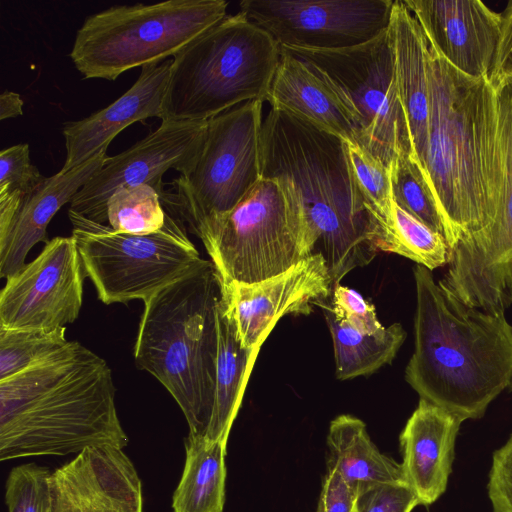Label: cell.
<instances>
[{
	"label": "cell",
	"mask_w": 512,
	"mask_h": 512,
	"mask_svg": "<svg viewBox=\"0 0 512 512\" xmlns=\"http://www.w3.org/2000/svg\"><path fill=\"white\" fill-rule=\"evenodd\" d=\"M429 137L423 174L452 248L488 228L500 204L502 170L496 89L452 67L429 44Z\"/></svg>",
	"instance_id": "1"
},
{
	"label": "cell",
	"mask_w": 512,
	"mask_h": 512,
	"mask_svg": "<svg viewBox=\"0 0 512 512\" xmlns=\"http://www.w3.org/2000/svg\"><path fill=\"white\" fill-rule=\"evenodd\" d=\"M115 391L106 361L76 341L0 381V460L125 448Z\"/></svg>",
	"instance_id": "2"
},
{
	"label": "cell",
	"mask_w": 512,
	"mask_h": 512,
	"mask_svg": "<svg viewBox=\"0 0 512 512\" xmlns=\"http://www.w3.org/2000/svg\"><path fill=\"white\" fill-rule=\"evenodd\" d=\"M261 177L291 188L333 288L373 260L378 220L356 181L347 141L271 107L262 123Z\"/></svg>",
	"instance_id": "3"
},
{
	"label": "cell",
	"mask_w": 512,
	"mask_h": 512,
	"mask_svg": "<svg viewBox=\"0 0 512 512\" xmlns=\"http://www.w3.org/2000/svg\"><path fill=\"white\" fill-rule=\"evenodd\" d=\"M413 272L415 346L405 380L420 399L463 421L479 419L502 391L512 390V325L503 311L460 301L424 266Z\"/></svg>",
	"instance_id": "4"
},
{
	"label": "cell",
	"mask_w": 512,
	"mask_h": 512,
	"mask_svg": "<svg viewBox=\"0 0 512 512\" xmlns=\"http://www.w3.org/2000/svg\"><path fill=\"white\" fill-rule=\"evenodd\" d=\"M221 279L211 260L144 303L134 345L136 366L171 394L190 434H205L213 406Z\"/></svg>",
	"instance_id": "5"
},
{
	"label": "cell",
	"mask_w": 512,
	"mask_h": 512,
	"mask_svg": "<svg viewBox=\"0 0 512 512\" xmlns=\"http://www.w3.org/2000/svg\"><path fill=\"white\" fill-rule=\"evenodd\" d=\"M279 60L268 32L241 11L226 16L173 57L161 121H208L266 101Z\"/></svg>",
	"instance_id": "6"
},
{
	"label": "cell",
	"mask_w": 512,
	"mask_h": 512,
	"mask_svg": "<svg viewBox=\"0 0 512 512\" xmlns=\"http://www.w3.org/2000/svg\"><path fill=\"white\" fill-rule=\"evenodd\" d=\"M225 0H168L112 6L88 16L69 54L85 79L116 80L122 73L167 60L226 15Z\"/></svg>",
	"instance_id": "7"
},
{
	"label": "cell",
	"mask_w": 512,
	"mask_h": 512,
	"mask_svg": "<svg viewBox=\"0 0 512 512\" xmlns=\"http://www.w3.org/2000/svg\"><path fill=\"white\" fill-rule=\"evenodd\" d=\"M323 83L347 112L358 146L388 170L411 155L389 28L368 43L342 50L286 49Z\"/></svg>",
	"instance_id": "8"
},
{
	"label": "cell",
	"mask_w": 512,
	"mask_h": 512,
	"mask_svg": "<svg viewBox=\"0 0 512 512\" xmlns=\"http://www.w3.org/2000/svg\"><path fill=\"white\" fill-rule=\"evenodd\" d=\"M263 102L248 101L209 119L194 169L173 181V192L160 195L203 243L261 179Z\"/></svg>",
	"instance_id": "9"
},
{
	"label": "cell",
	"mask_w": 512,
	"mask_h": 512,
	"mask_svg": "<svg viewBox=\"0 0 512 512\" xmlns=\"http://www.w3.org/2000/svg\"><path fill=\"white\" fill-rule=\"evenodd\" d=\"M222 282L256 283L315 253L302 208L285 183L261 177L203 243Z\"/></svg>",
	"instance_id": "10"
},
{
	"label": "cell",
	"mask_w": 512,
	"mask_h": 512,
	"mask_svg": "<svg viewBox=\"0 0 512 512\" xmlns=\"http://www.w3.org/2000/svg\"><path fill=\"white\" fill-rule=\"evenodd\" d=\"M68 216L85 272L104 304L145 303L202 260L182 219L170 213L150 234L117 232L71 210Z\"/></svg>",
	"instance_id": "11"
},
{
	"label": "cell",
	"mask_w": 512,
	"mask_h": 512,
	"mask_svg": "<svg viewBox=\"0 0 512 512\" xmlns=\"http://www.w3.org/2000/svg\"><path fill=\"white\" fill-rule=\"evenodd\" d=\"M393 0H243L245 16L268 32L279 48L342 50L385 32Z\"/></svg>",
	"instance_id": "12"
},
{
	"label": "cell",
	"mask_w": 512,
	"mask_h": 512,
	"mask_svg": "<svg viewBox=\"0 0 512 512\" xmlns=\"http://www.w3.org/2000/svg\"><path fill=\"white\" fill-rule=\"evenodd\" d=\"M207 121H161L159 127L125 151L107 157L101 168L78 190L69 210L105 224L107 202L121 187L149 184L161 195L162 177L170 169L186 176L201 153Z\"/></svg>",
	"instance_id": "13"
},
{
	"label": "cell",
	"mask_w": 512,
	"mask_h": 512,
	"mask_svg": "<svg viewBox=\"0 0 512 512\" xmlns=\"http://www.w3.org/2000/svg\"><path fill=\"white\" fill-rule=\"evenodd\" d=\"M87 276L73 236L55 237L0 291V326L54 330L73 323L83 301Z\"/></svg>",
	"instance_id": "14"
},
{
	"label": "cell",
	"mask_w": 512,
	"mask_h": 512,
	"mask_svg": "<svg viewBox=\"0 0 512 512\" xmlns=\"http://www.w3.org/2000/svg\"><path fill=\"white\" fill-rule=\"evenodd\" d=\"M333 290L326 262L314 253L289 270L246 284L221 281V303L241 345L260 350L278 320L287 314L312 312Z\"/></svg>",
	"instance_id": "15"
},
{
	"label": "cell",
	"mask_w": 512,
	"mask_h": 512,
	"mask_svg": "<svg viewBox=\"0 0 512 512\" xmlns=\"http://www.w3.org/2000/svg\"><path fill=\"white\" fill-rule=\"evenodd\" d=\"M50 512H143L142 482L123 449L91 447L51 477Z\"/></svg>",
	"instance_id": "16"
},
{
	"label": "cell",
	"mask_w": 512,
	"mask_h": 512,
	"mask_svg": "<svg viewBox=\"0 0 512 512\" xmlns=\"http://www.w3.org/2000/svg\"><path fill=\"white\" fill-rule=\"evenodd\" d=\"M430 46L452 67L489 80L501 14L479 0H405Z\"/></svg>",
	"instance_id": "17"
},
{
	"label": "cell",
	"mask_w": 512,
	"mask_h": 512,
	"mask_svg": "<svg viewBox=\"0 0 512 512\" xmlns=\"http://www.w3.org/2000/svg\"><path fill=\"white\" fill-rule=\"evenodd\" d=\"M107 148L81 165L45 177L28 193L0 194V276L10 278L27 264L38 242H49L47 227L53 216L101 168Z\"/></svg>",
	"instance_id": "18"
},
{
	"label": "cell",
	"mask_w": 512,
	"mask_h": 512,
	"mask_svg": "<svg viewBox=\"0 0 512 512\" xmlns=\"http://www.w3.org/2000/svg\"><path fill=\"white\" fill-rule=\"evenodd\" d=\"M173 59L141 68L136 82L107 107L86 118L63 124L66 157L63 170L73 169L108 148L112 140L135 122L162 119Z\"/></svg>",
	"instance_id": "19"
},
{
	"label": "cell",
	"mask_w": 512,
	"mask_h": 512,
	"mask_svg": "<svg viewBox=\"0 0 512 512\" xmlns=\"http://www.w3.org/2000/svg\"><path fill=\"white\" fill-rule=\"evenodd\" d=\"M463 422L453 413L419 399L399 441L404 480L420 505L433 504L446 490Z\"/></svg>",
	"instance_id": "20"
},
{
	"label": "cell",
	"mask_w": 512,
	"mask_h": 512,
	"mask_svg": "<svg viewBox=\"0 0 512 512\" xmlns=\"http://www.w3.org/2000/svg\"><path fill=\"white\" fill-rule=\"evenodd\" d=\"M389 30L399 97L409 130L411 157L423 173L429 137V42L404 1H394Z\"/></svg>",
	"instance_id": "21"
},
{
	"label": "cell",
	"mask_w": 512,
	"mask_h": 512,
	"mask_svg": "<svg viewBox=\"0 0 512 512\" xmlns=\"http://www.w3.org/2000/svg\"><path fill=\"white\" fill-rule=\"evenodd\" d=\"M502 184L500 204L493 223L468 237L464 249L471 263L483 273L512 281V81L496 88Z\"/></svg>",
	"instance_id": "22"
},
{
	"label": "cell",
	"mask_w": 512,
	"mask_h": 512,
	"mask_svg": "<svg viewBox=\"0 0 512 512\" xmlns=\"http://www.w3.org/2000/svg\"><path fill=\"white\" fill-rule=\"evenodd\" d=\"M266 101L272 108L358 145L353 124L338 100L304 63L281 50Z\"/></svg>",
	"instance_id": "23"
},
{
	"label": "cell",
	"mask_w": 512,
	"mask_h": 512,
	"mask_svg": "<svg viewBox=\"0 0 512 512\" xmlns=\"http://www.w3.org/2000/svg\"><path fill=\"white\" fill-rule=\"evenodd\" d=\"M327 446L328 469L335 470L356 496L377 484L404 480L401 464L378 450L359 418L344 414L333 419Z\"/></svg>",
	"instance_id": "24"
},
{
	"label": "cell",
	"mask_w": 512,
	"mask_h": 512,
	"mask_svg": "<svg viewBox=\"0 0 512 512\" xmlns=\"http://www.w3.org/2000/svg\"><path fill=\"white\" fill-rule=\"evenodd\" d=\"M218 352L213 406L204 436L227 444L232 424L260 350L244 348L226 315L221 298L217 307Z\"/></svg>",
	"instance_id": "25"
},
{
	"label": "cell",
	"mask_w": 512,
	"mask_h": 512,
	"mask_svg": "<svg viewBox=\"0 0 512 512\" xmlns=\"http://www.w3.org/2000/svg\"><path fill=\"white\" fill-rule=\"evenodd\" d=\"M185 463L172 497L173 512H223L227 444L188 434Z\"/></svg>",
	"instance_id": "26"
},
{
	"label": "cell",
	"mask_w": 512,
	"mask_h": 512,
	"mask_svg": "<svg viewBox=\"0 0 512 512\" xmlns=\"http://www.w3.org/2000/svg\"><path fill=\"white\" fill-rule=\"evenodd\" d=\"M326 300L317 305L323 309L333 340L337 379L368 375L393 361L406 338L401 324L394 323L374 334L362 333L336 318Z\"/></svg>",
	"instance_id": "27"
},
{
	"label": "cell",
	"mask_w": 512,
	"mask_h": 512,
	"mask_svg": "<svg viewBox=\"0 0 512 512\" xmlns=\"http://www.w3.org/2000/svg\"><path fill=\"white\" fill-rule=\"evenodd\" d=\"M376 248L406 257L430 271L447 265L451 258L446 239L394 201L388 221H378Z\"/></svg>",
	"instance_id": "28"
},
{
	"label": "cell",
	"mask_w": 512,
	"mask_h": 512,
	"mask_svg": "<svg viewBox=\"0 0 512 512\" xmlns=\"http://www.w3.org/2000/svg\"><path fill=\"white\" fill-rule=\"evenodd\" d=\"M167 215L159 193L149 184L121 187L107 202V225L121 233L157 232Z\"/></svg>",
	"instance_id": "29"
},
{
	"label": "cell",
	"mask_w": 512,
	"mask_h": 512,
	"mask_svg": "<svg viewBox=\"0 0 512 512\" xmlns=\"http://www.w3.org/2000/svg\"><path fill=\"white\" fill-rule=\"evenodd\" d=\"M393 201L449 241L448 230L434 194L419 165L402 154L390 169Z\"/></svg>",
	"instance_id": "30"
},
{
	"label": "cell",
	"mask_w": 512,
	"mask_h": 512,
	"mask_svg": "<svg viewBox=\"0 0 512 512\" xmlns=\"http://www.w3.org/2000/svg\"><path fill=\"white\" fill-rule=\"evenodd\" d=\"M65 332V326L54 330L0 326V381L21 373L67 345Z\"/></svg>",
	"instance_id": "31"
},
{
	"label": "cell",
	"mask_w": 512,
	"mask_h": 512,
	"mask_svg": "<svg viewBox=\"0 0 512 512\" xmlns=\"http://www.w3.org/2000/svg\"><path fill=\"white\" fill-rule=\"evenodd\" d=\"M52 472L34 462L13 467L5 483L8 512H50Z\"/></svg>",
	"instance_id": "32"
},
{
	"label": "cell",
	"mask_w": 512,
	"mask_h": 512,
	"mask_svg": "<svg viewBox=\"0 0 512 512\" xmlns=\"http://www.w3.org/2000/svg\"><path fill=\"white\" fill-rule=\"evenodd\" d=\"M347 151L369 208L380 223H386L393 205L390 170L358 145L347 142Z\"/></svg>",
	"instance_id": "33"
},
{
	"label": "cell",
	"mask_w": 512,
	"mask_h": 512,
	"mask_svg": "<svg viewBox=\"0 0 512 512\" xmlns=\"http://www.w3.org/2000/svg\"><path fill=\"white\" fill-rule=\"evenodd\" d=\"M43 176L31 163L29 145L16 144L0 152V194H26L40 183Z\"/></svg>",
	"instance_id": "34"
},
{
	"label": "cell",
	"mask_w": 512,
	"mask_h": 512,
	"mask_svg": "<svg viewBox=\"0 0 512 512\" xmlns=\"http://www.w3.org/2000/svg\"><path fill=\"white\" fill-rule=\"evenodd\" d=\"M326 304L336 318L362 333L374 334L385 328L377 319L374 305L354 289L340 284L335 286Z\"/></svg>",
	"instance_id": "35"
},
{
	"label": "cell",
	"mask_w": 512,
	"mask_h": 512,
	"mask_svg": "<svg viewBox=\"0 0 512 512\" xmlns=\"http://www.w3.org/2000/svg\"><path fill=\"white\" fill-rule=\"evenodd\" d=\"M419 500L405 480L377 484L356 498L354 512H411Z\"/></svg>",
	"instance_id": "36"
},
{
	"label": "cell",
	"mask_w": 512,
	"mask_h": 512,
	"mask_svg": "<svg viewBox=\"0 0 512 512\" xmlns=\"http://www.w3.org/2000/svg\"><path fill=\"white\" fill-rule=\"evenodd\" d=\"M488 495L493 512H512V434L493 454Z\"/></svg>",
	"instance_id": "37"
},
{
	"label": "cell",
	"mask_w": 512,
	"mask_h": 512,
	"mask_svg": "<svg viewBox=\"0 0 512 512\" xmlns=\"http://www.w3.org/2000/svg\"><path fill=\"white\" fill-rule=\"evenodd\" d=\"M356 498L342 477L335 470L328 469L316 512H354Z\"/></svg>",
	"instance_id": "38"
},
{
	"label": "cell",
	"mask_w": 512,
	"mask_h": 512,
	"mask_svg": "<svg viewBox=\"0 0 512 512\" xmlns=\"http://www.w3.org/2000/svg\"><path fill=\"white\" fill-rule=\"evenodd\" d=\"M512 74V0L501 13L500 38L489 76L491 85L496 88Z\"/></svg>",
	"instance_id": "39"
},
{
	"label": "cell",
	"mask_w": 512,
	"mask_h": 512,
	"mask_svg": "<svg viewBox=\"0 0 512 512\" xmlns=\"http://www.w3.org/2000/svg\"><path fill=\"white\" fill-rule=\"evenodd\" d=\"M23 106L24 101L18 93L5 90L0 95V120L21 116Z\"/></svg>",
	"instance_id": "40"
},
{
	"label": "cell",
	"mask_w": 512,
	"mask_h": 512,
	"mask_svg": "<svg viewBox=\"0 0 512 512\" xmlns=\"http://www.w3.org/2000/svg\"><path fill=\"white\" fill-rule=\"evenodd\" d=\"M508 79H510L512 81V74L510 75V77Z\"/></svg>",
	"instance_id": "41"
}]
</instances>
